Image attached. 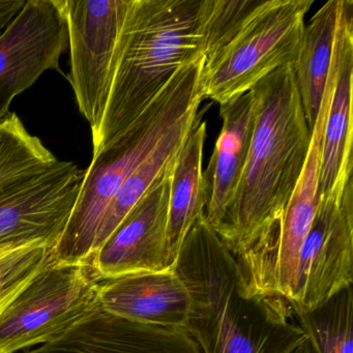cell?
I'll return each instance as SVG.
<instances>
[{
	"instance_id": "30bf717a",
	"label": "cell",
	"mask_w": 353,
	"mask_h": 353,
	"mask_svg": "<svg viewBox=\"0 0 353 353\" xmlns=\"http://www.w3.org/2000/svg\"><path fill=\"white\" fill-rule=\"evenodd\" d=\"M83 175L76 163L59 160L45 172L0 192V255L36 243L55 249Z\"/></svg>"
},
{
	"instance_id": "6da1fadb",
	"label": "cell",
	"mask_w": 353,
	"mask_h": 353,
	"mask_svg": "<svg viewBox=\"0 0 353 353\" xmlns=\"http://www.w3.org/2000/svg\"><path fill=\"white\" fill-rule=\"evenodd\" d=\"M174 268L191 295L185 328L202 353H292L307 342L286 299L248 290L204 214L185 235Z\"/></svg>"
},
{
	"instance_id": "9c48e42d",
	"label": "cell",
	"mask_w": 353,
	"mask_h": 353,
	"mask_svg": "<svg viewBox=\"0 0 353 353\" xmlns=\"http://www.w3.org/2000/svg\"><path fill=\"white\" fill-rule=\"evenodd\" d=\"M353 283V181L341 196H320L299 250L290 305L309 313Z\"/></svg>"
},
{
	"instance_id": "d6986e66",
	"label": "cell",
	"mask_w": 353,
	"mask_h": 353,
	"mask_svg": "<svg viewBox=\"0 0 353 353\" xmlns=\"http://www.w3.org/2000/svg\"><path fill=\"white\" fill-rule=\"evenodd\" d=\"M198 114L199 111L188 115L176 127L173 128L156 150L127 179L103 219L97 236L94 253L102 247L132 208L150 191L158 179L172 168L175 159Z\"/></svg>"
},
{
	"instance_id": "cb8c5ba5",
	"label": "cell",
	"mask_w": 353,
	"mask_h": 353,
	"mask_svg": "<svg viewBox=\"0 0 353 353\" xmlns=\"http://www.w3.org/2000/svg\"><path fill=\"white\" fill-rule=\"evenodd\" d=\"M3 28H1V26H0V34H1V32H3Z\"/></svg>"
},
{
	"instance_id": "3957f363",
	"label": "cell",
	"mask_w": 353,
	"mask_h": 353,
	"mask_svg": "<svg viewBox=\"0 0 353 353\" xmlns=\"http://www.w3.org/2000/svg\"><path fill=\"white\" fill-rule=\"evenodd\" d=\"M203 57L202 0H132L92 154L123 135L177 70Z\"/></svg>"
},
{
	"instance_id": "7402d4cb",
	"label": "cell",
	"mask_w": 353,
	"mask_h": 353,
	"mask_svg": "<svg viewBox=\"0 0 353 353\" xmlns=\"http://www.w3.org/2000/svg\"><path fill=\"white\" fill-rule=\"evenodd\" d=\"M26 0H0V26L5 30L26 5Z\"/></svg>"
},
{
	"instance_id": "5b68a950",
	"label": "cell",
	"mask_w": 353,
	"mask_h": 353,
	"mask_svg": "<svg viewBox=\"0 0 353 353\" xmlns=\"http://www.w3.org/2000/svg\"><path fill=\"white\" fill-rule=\"evenodd\" d=\"M312 5L313 0H257L204 48L200 98L225 104L249 92L272 72L293 65Z\"/></svg>"
},
{
	"instance_id": "2e32d148",
	"label": "cell",
	"mask_w": 353,
	"mask_h": 353,
	"mask_svg": "<svg viewBox=\"0 0 353 353\" xmlns=\"http://www.w3.org/2000/svg\"><path fill=\"white\" fill-rule=\"evenodd\" d=\"M222 129L203 170L208 205L204 216L216 230L234 201L245 169L254 125L251 92L220 105Z\"/></svg>"
},
{
	"instance_id": "ffe728a7",
	"label": "cell",
	"mask_w": 353,
	"mask_h": 353,
	"mask_svg": "<svg viewBox=\"0 0 353 353\" xmlns=\"http://www.w3.org/2000/svg\"><path fill=\"white\" fill-rule=\"evenodd\" d=\"M295 318L314 352L353 353L352 286Z\"/></svg>"
},
{
	"instance_id": "8fae6325",
	"label": "cell",
	"mask_w": 353,
	"mask_h": 353,
	"mask_svg": "<svg viewBox=\"0 0 353 353\" xmlns=\"http://www.w3.org/2000/svg\"><path fill=\"white\" fill-rule=\"evenodd\" d=\"M69 46L63 0H26L0 34V123L16 97L59 70Z\"/></svg>"
},
{
	"instance_id": "7a4b0ae2",
	"label": "cell",
	"mask_w": 353,
	"mask_h": 353,
	"mask_svg": "<svg viewBox=\"0 0 353 353\" xmlns=\"http://www.w3.org/2000/svg\"><path fill=\"white\" fill-rule=\"evenodd\" d=\"M254 125L241 183L214 230L235 258L274 232L301 177L311 144L293 65L272 72L250 90Z\"/></svg>"
},
{
	"instance_id": "5bb4252c",
	"label": "cell",
	"mask_w": 353,
	"mask_h": 353,
	"mask_svg": "<svg viewBox=\"0 0 353 353\" xmlns=\"http://www.w3.org/2000/svg\"><path fill=\"white\" fill-rule=\"evenodd\" d=\"M19 353H202L185 328L137 323L103 309L59 338Z\"/></svg>"
},
{
	"instance_id": "4fadbf2b",
	"label": "cell",
	"mask_w": 353,
	"mask_h": 353,
	"mask_svg": "<svg viewBox=\"0 0 353 353\" xmlns=\"http://www.w3.org/2000/svg\"><path fill=\"white\" fill-rule=\"evenodd\" d=\"M334 86L322 135L320 196H341L352 179L353 1L341 0L332 59Z\"/></svg>"
},
{
	"instance_id": "603a6c76",
	"label": "cell",
	"mask_w": 353,
	"mask_h": 353,
	"mask_svg": "<svg viewBox=\"0 0 353 353\" xmlns=\"http://www.w3.org/2000/svg\"><path fill=\"white\" fill-rule=\"evenodd\" d=\"M292 353H315L314 352L313 348H312L311 345H310V343L305 342L303 344H301V346L297 347L296 349H295L294 351H293Z\"/></svg>"
},
{
	"instance_id": "ac0fdd59",
	"label": "cell",
	"mask_w": 353,
	"mask_h": 353,
	"mask_svg": "<svg viewBox=\"0 0 353 353\" xmlns=\"http://www.w3.org/2000/svg\"><path fill=\"white\" fill-rule=\"evenodd\" d=\"M340 1L328 0L305 24L299 57L293 63L303 113L311 132L327 85Z\"/></svg>"
},
{
	"instance_id": "e0dca14e",
	"label": "cell",
	"mask_w": 353,
	"mask_h": 353,
	"mask_svg": "<svg viewBox=\"0 0 353 353\" xmlns=\"http://www.w3.org/2000/svg\"><path fill=\"white\" fill-rule=\"evenodd\" d=\"M204 111L198 114L170 173L168 223H167V268H173L185 235L208 205L203 177V152L208 134Z\"/></svg>"
},
{
	"instance_id": "44dd1931",
	"label": "cell",
	"mask_w": 353,
	"mask_h": 353,
	"mask_svg": "<svg viewBox=\"0 0 353 353\" xmlns=\"http://www.w3.org/2000/svg\"><path fill=\"white\" fill-rule=\"evenodd\" d=\"M54 257V248L45 243L0 255V316Z\"/></svg>"
},
{
	"instance_id": "277c9868",
	"label": "cell",
	"mask_w": 353,
	"mask_h": 353,
	"mask_svg": "<svg viewBox=\"0 0 353 353\" xmlns=\"http://www.w3.org/2000/svg\"><path fill=\"white\" fill-rule=\"evenodd\" d=\"M202 65L203 57L177 70L129 129L92 154L71 216L54 249L57 261L90 265L103 219L127 179L173 128L199 111Z\"/></svg>"
},
{
	"instance_id": "52a82bcc",
	"label": "cell",
	"mask_w": 353,
	"mask_h": 353,
	"mask_svg": "<svg viewBox=\"0 0 353 353\" xmlns=\"http://www.w3.org/2000/svg\"><path fill=\"white\" fill-rule=\"evenodd\" d=\"M330 69L323 101L312 130L307 160L296 187L274 232L265 241L235 258L251 292L274 294L290 303L299 250L317 212L320 199L322 135L334 86Z\"/></svg>"
},
{
	"instance_id": "9a60e30c",
	"label": "cell",
	"mask_w": 353,
	"mask_h": 353,
	"mask_svg": "<svg viewBox=\"0 0 353 353\" xmlns=\"http://www.w3.org/2000/svg\"><path fill=\"white\" fill-rule=\"evenodd\" d=\"M104 311L137 323L185 328L191 295L174 268L100 281Z\"/></svg>"
},
{
	"instance_id": "8992f818",
	"label": "cell",
	"mask_w": 353,
	"mask_h": 353,
	"mask_svg": "<svg viewBox=\"0 0 353 353\" xmlns=\"http://www.w3.org/2000/svg\"><path fill=\"white\" fill-rule=\"evenodd\" d=\"M100 309V280L90 265L54 257L0 316V353L51 342Z\"/></svg>"
},
{
	"instance_id": "ba28073f",
	"label": "cell",
	"mask_w": 353,
	"mask_h": 353,
	"mask_svg": "<svg viewBox=\"0 0 353 353\" xmlns=\"http://www.w3.org/2000/svg\"><path fill=\"white\" fill-rule=\"evenodd\" d=\"M132 0H63L70 81L78 109L98 129L110 92L115 59Z\"/></svg>"
},
{
	"instance_id": "d4e9b609",
	"label": "cell",
	"mask_w": 353,
	"mask_h": 353,
	"mask_svg": "<svg viewBox=\"0 0 353 353\" xmlns=\"http://www.w3.org/2000/svg\"><path fill=\"white\" fill-rule=\"evenodd\" d=\"M0 190H1V179H0Z\"/></svg>"
},
{
	"instance_id": "7c38bea8",
	"label": "cell",
	"mask_w": 353,
	"mask_h": 353,
	"mask_svg": "<svg viewBox=\"0 0 353 353\" xmlns=\"http://www.w3.org/2000/svg\"><path fill=\"white\" fill-rule=\"evenodd\" d=\"M171 169L150 188L94 253L90 268L98 280L167 268L165 250Z\"/></svg>"
}]
</instances>
